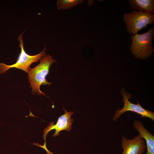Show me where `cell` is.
Here are the masks:
<instances>
[{
    "instance_id": "1",
    "label": "cell",
    "mask_w": 154,
    "mask_h": 154,
    "mask_svg": "<svg viewBox=\"0 0 154 154\" xmlns=\"http://www.w3.org/2000/svg\"><path fill=\"white\" fill-rule=\"evenodd\" d=\"M52 56L49 54L46 55L40 60V63L34 68H31L28 75L29 82L31 84L30 87L33 94L36 93L38 95L46 96L45 94L40 89L41 85H48L51 84L46 79L48 74L49 70L53 63L56 62L52 58Z\"/></svg>"
},
{
    "instance_id": "2",
    "label": "cell",
    "mask_w": 154,
    "mask_h": 154,
    "mask_svg": "<svg viewBox=\"0 0 154 154\" xmlns=\"http://www.w3.org/2000/svg\"><path fill=\"white\" fill-rule=\"evenodd\" d=\"M154 36V27L143 33H137L131 36L132 43L130 50L136 58L143 59L153 54L154 48L152 41Z\"/></svg>"
},
{
    "instance_id": "3",
    "label": "cell",
    "mask_w": 154,
    "mask_h": 154,
    "mask_svg": "<svg viewBox=\"0 0 154 154\" xmlns=\"http://www.w3.org/2000/svg\"><path fill=\"white\" fill-rule=\"evenodd\" d=\"M24 31L19 36L18 38L21 51L16 62L11 65L0 62V74H3L9 69L13 68L21 70L28 73L31 69L30 67L31 65L34 62L38 61L46 55V46L40 53L35 55H30L25 52L24 48V43L22 37Z\"/></svg>"
},
{
    "instance_id": "4",
    "label": "cell",
    "mask_w": 154,
    "mask_h": 154,
    "mask_svg": "<svg viewBox=\"0 0 154 154\" xmlns=\"http://www.w3.org/2000/svg\"><path fill=\"white\" fill-rule=\"evenodd\" d=\"M123 20L127 31L133 35L137 33L143 28H147L148 25H153L154 15L147 12L131 11L123 15Z\"/></svg>"
},
{
    "instance_id": "5",
    "label": "cell",
    "mask_w": 154,
    "mask_h": 154,
    "mask_svg": "<svg viewBox=\"0 0 154 154\" xmlns=\"http://www.w3.org/2000/svg\"><path fill=\"white\" fill-rule=\"evenodd\" d=\"M121 93L122 96V101L124 102V105L122 109L118 108L116 111L113 118L114 121H117L123 113L127 111L134 112L140 115L142 117H148L154 121L153 112L143 108L138 102L136 104L130 102L129 99L131 98V96L124 88L121 89Z\"/></svg>"
},
{
    "instance_id": "6",
    "label": "cell",
    "mask_w": 154,
    "mask_h": 154,
    "mask_svg": "<svg viewBox=\"0 0 154 154\" xmlns=\"http://www.w3.org/2000/svg\"><path fill=\"white\" fill-rule=\"evenodd\" d=\"M64 114L58 117L57 123L54 125V122H51L43 130V137L45 141L44 145L46 146V139L47 134L50 131L55 129V133L52 135L53 137L58 136L60 134V131L66 130L68 132L71 129V125L73 122L71 116L74 114V112H68L63 107Z\"/></svg>"
},
{
    "instance_id": "7",
    "label": "cell",
    "mask_w": 154,
    "mask_h": 154,
    "mask_svg": "<svg viewBox=\"0 0 154 154\" xmlns=\"http://www.w3.org/2000/svg\"><path fill=\"white\" fill-rule=\"evenodd\" d=\"M123 151L121 154H143L145 151V140L139 134L129 139L124 135L121 140Z\"/></svg>"
},
{
    "instance_id": "8",
    "label": "cell",
    "mask_w": 154,
    "mask_h": 154,
    "mask_svg": "<svg viewBox=\"0 0 154 154\" xmlns=\"http://www.w3.org/2000/svg\"><path fill=\"white\" fill-rule=\"evenodd\" d=\"M133 126L146 142L147 151L145 154H154V136L139 120H135Z\"/></svg>"
},
{
    "instance_id": "9",
    "label": "cell",
    "mask_w": 154,
    "mask_h": 154,
    "mask_svg": "<svg viewBox=\"0 0 154 154\" xmlns=\"http://www.w3.org/2000/svg\"><path fill=\"white\" fill-rule=\"evenodd\" d=\"M128 2L133 9L152 14L154 13V0H129Z\"/></svg>"
},
{
    "instance_id": "10",
    "label": "cell",
    "mask_w": 154,
    "mask_h": 154,
    "mask_svg": "<svg viewBox=\"0 0 154 154\" xmlns=\"http://www.w3.org/2000/svg\"><path fill=\"white\" fill-rule=\"evenodd\" d=\"M83 0H58L57 7L58 10L68 9L75 6L83 2Z\"/></svg>"
}]
</instances>
